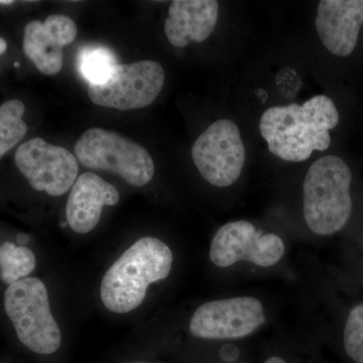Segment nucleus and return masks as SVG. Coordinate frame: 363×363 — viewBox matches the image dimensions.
<instances>
[{"label": "nucleus", "mask_w": 363, "mask_h": 363, "mask_svg": "<svg viewBox=\"0 0 363 363\" xmlns=\"http://www.w3.org/2000/svg\"><path fill=\"white\" fill-rule=\"evenodd\" d=\"M339 123L335 104L326 95H316L303 105L291 104L267 109L260 117V135L269 152L288 162H303L314 150L330 147L329 131Z\"/></svg>", "instance_id": "obj_1"}, {"label": "nucleus", "mask_w": 363, "mask_h": 363, "mask_svg": "<svg viewBox=\"0 0 363 363\" xmlns=\"http://www.w3.org/2000/svg\"><path fill=\"white\" fill-rule=\"evenodd\" d=\"M173 253L156 238L136 241L104 274L100 297L104 307L125 314L140 307L150 284L169 276Z\"/></svg>", "instance_id": "obj_2"}, {"label": "nucleus", "mask_w": 363, "mask_h": 363, "mask_svg": "<svg viewBox=\"0 0 363 363\" xmlns=\"http://www.w3.org/2000/svg\"><path fill=\"white\" fill-rule=\"evenodd\" d=\"M350 167L341 157H320L308 169L304 185V217L318 235L338 233L350 220L352 201Z\"/></svg>", "instance_id": "obj_3"}, {"label": "nucleus", "mask_w": 363, "mask_h": 363, "mask_svg": "<svg viewBox=\"0 0 363 363\" xmlns=\"http://www.w3.org/2000/svg\"><path fill=\"white\" fill-rule=\"evenodd\" d=\"M4 309L28 350L45 355L59 350L61 330L52 314L47 286L40 279L26 278L9 286L4 294Z\"/></svg>", "instance_id": "obj_4"}, {"label": "nucleus", "mask_w": 363, "mask_h": 363, "mask_svg": "<svg viewBox=\"0 0 363 363\" xmlns=\"http://www.w3.org/2000/svg\"><path fill=\"white\" fill-rule=\"evenodd\" d=\"M76 157L87 168L112 172L136 187L154 178L155 164L145 147L113 131L94 128L76 143Z\"/></svg>", "instance_id": "obj_5"}, {"label": "nucleus", "mask_w": 363, "mask_h": 363, "mask_svg": "<svg viewBox=\"0 0 363 363\" xmlns=\"http://www.w3.org/2000/svg\"><path fill=\"white\" fill-rule=\"evenodd\" d=\"M164 83V68L157 62L147 60L117 65L105 82L88 85V95L99 106L133 111L152 104Z\"/></svg>", "instance_id": "obj_6"}, {"label": "nucleus", "mask_w": 363, "mask_h": 363, "mask_svg": "<svg viewBox=\"0 0 363 363\" xmlns=\"http://www.w3.org/2000/svg\"><path fill=\"white\" fill-rule=\"evenodd\" d=\"M192 157L203 178L211 185H233L240 178L245 161L240 128L229 119L215 121L196 140Z\"/></svg>", "instance_id": "obj_7"}, {"label": "nucleus", "mask_w": 363, "mask_h": 363, "mask_svg": "<svg viewBox=\"0 0 363 363\" xmlns=\"http://www.w3.org/2000/svg\"><path fill=\"white\" fill-rule=\"evenodd\" d=\"M14 162L35 190L51 196L65 194L77 180L76 157L68 150L43 138L23 143L16 150Z\"/></svg>", "instance_id": "obj_8"}, {"label": "nucleus", "mask_w": 363, "mask_h": 363, "mask_svg": "<svg viewBox=\"0 0 363 363\" xmlns=\"http://www.w3.org/2000/svg\"><path fill=\"white\" fill-rule=\"evenodd\" d=\"M285 245L279 235L257 230L250 222L234 221L218 229L210 247V259L215 266L228 267L245 260L269 267L281 260Z\"/></svg>", "instance_id": "obj_9"}, {"label": "nucleus", "mask_w": 363, "mask_h": 363, "mask_svg": "<svg viewBox=\"0 0 363 363\" xmlns=\"http://www.w3.org/2000/svg\"><path fill=\"white\" fill-rule=\"evenodd\" d=\"M264 322L260 301L236 297L200 306L191 319L190 331L202 339H238L250 335Z\"/></svg>", "instance_id": "obj_10"}, {"label": "nucleus", "mask_w": 363, "mask_h": 363, "mask_svg": "<svg viewBox=\"0 0 363 363\" xmlns=\"http://www.w3.org/2000/svg\"><path fill=\"white\" fill-rule=\"evenodd\" d=\"M77 32L75 21L63 14H52L44 23L30 21L23 32V52L40 73L56 75L63 68L64 47L75 40Z\"/></svg>", "instance_id": "obj_11"}, {"label": "nucleus", "mask_w": 363, "mask_h": 363, "mask_svg": "<svg viewBox=\"0 0 363 363\" xmlns=\"http://www.w3.org/2000/svg\"><path fill=\"white\" fill-rule=\"evenodd\" d=\"M315 25L329 52L335 56H350L357 47L363 25V0H322Z\"/></svg>", "instance_id": "obj_12"}, {"label": "nucleus", "mask_w": 363, "mask_h": 363, "mask_svg": "<svg viewBox=\"0 0 363 363\" xmlns=\"http://www.w3.org/2000/svg\"><path fill=\"white\" fill-rule=\"evenodd\" d=\"M121 199L117 189L101 177L88 172L72 187L66 206L68 225L76 233L86 234L97 226L104 205L113 206Z\"/></svg>", "instance_id": "obj_13"}, {"label": "nucleus", "mask_w": 363, "mask_h": 363, "mask_svg": "<svg viewBox=\"0 0 363 363\" xmlns=\"http://www.w3.org/2000/svg\"><path fill=\"white\" fill-rule=\"evenodd\" d=\"M218 2L215 0H175L169 9L164 33L174 47L191 42H204L213 32L218 20Z\"/></svg>", "instance_id": "obj_14"}, {"label": "nucleus", "mask_w": 363, "mask_h": 363, "mask_svg": "<svg viewBox=\"0 0 363 363\" xmlns=\"http://www.w3.org/2000/svg\"><path fill=\"white\" fill-rule=\"evenodd\" d=\"M35 255L30 248L9 241L0 245V279L6 285L28 278L35 269Z\"/></svg>", "instance_id": "obj_15"}, {"label": "nucleus", "mask_w": 363, "mask_h": 363, "mask_svg": "<svg viewBox=\"0 0 363 363\" xmlns=\"http://www.w3.org/2000/svg\"><path fill=\"white\" fill-rule=\"evenodd\" d=\"M25 111V104L18 99L9 100L0 106V159L28 133V125L23 121Z\"/></svg>", "instance_id": "obj_16"}, {"label": "nucleus", "mask_w": 363, "mask_h": 363, "mask_svg": "<svg viewBox=\"0 0 363 363\" xmlns=\"http://www.w3.org/2000/svg\"><path fill=\"white\" fill-rule=\"evenodd\" d=\"M117 65L116 55L105 47H87L79 54V72L89 84L105 82Z\"/></svg>", "instance_id": "obj_17"}, {"label": "nucleus", "mask_w": 363, "mask_h": 363, "mask_svg": "<svg viewBox=\"0 0 363 363\" xmlns=\"http://www.w3.org/2000/svg\"><path fill=\"white\" fill-rule=\"evenodd\" d=\"M346 353L357 363H363V305L353 308L344 330Z\"/></svg>", "instance_id": "obj_18"}, {"label": "nucleus", "mask_w": 363, "mask_h": 363, "mask_svg": "<svg viewBox=\"0 0 363 363\" xmlns=\"http://www.w3.org/2000/svg\"><path fill=\"white\" fill-rule=\"evenodd\" d=\"M220 357L225 362H234L240 357V350L233 344H226L221 348Z\"/></svg>", "instance_id": "obj_19"}, {"label": "nucleus", "mask_w": 363, "mask_h": 363, "mask_svg": "<svg viewBox=\"0 0 363 363\" xmlns=\"http://www.w3.org/2000/svg\"><path fill=\"white\" fill-rule=\"evenodd\" d=\"M16 241H18L20 247H26V245H28V241H30V236L26 233L18 234V236H16Z\"/></svg>", "instance_id": "obj_20"}, {"label": "nucleus", "mask_w": 363, "mask_h": 363, "mask_svg": "<svg viewBox=\"0 0 363 363\" xmlns=\"http://www.w3.org/2000/svg\"><path fill=\"white\" fill-rule=\"evenodd\" d=\"M7 50V43L6 40L0 38V56L4 55V52H6Z\"/></svg>", "instance_id": "obj_21"}, {"label": "nucleus", "mask_w": 363, "mask_h": 363, "mask_svg": "<svg viewBox=\"0 0 363 363\" xmlns=\"http://www.w3.org/2000/svg\"><path fill=\"white\" fill-rule=\"evenodd\" d=\"M264 363H286V362H285V360L281 359V357H274L269 358V359H267V362Z\"/></svg>", "instance_id": "obj_22"}, {"label": "nucleus", "mask_w": 363, "mask_h": 363, "mask_svg": "<svg viewBox=\"0 0 363 363\" xmlns=\"http://www.w3.org/2000/svg\"><path fill=\"white\" fill-rule=\"evenodd\" d=\"M13 1H11V0H0V4L1 6H11V4H13Z\"/></svg>", "instance_id": "obj_23"}, {"label": "nucleus", "mask_w": 363, "mask_h": 363, "mask_svg": "<svg viewBox=\"0 0 363 363\" xmlns=\"http://www.w3.org/2000/svg\"><path fill=\"white\" fill-rule=\"evenodd\" d=\"M135 363H145V362H135Z\"/></svg>", "instance_id": "obj_24"}]
</instances>
